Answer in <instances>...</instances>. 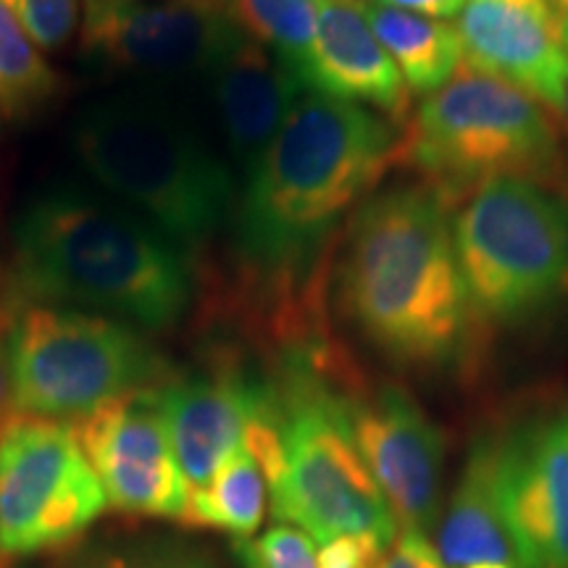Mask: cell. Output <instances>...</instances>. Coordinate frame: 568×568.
Masks as SVG:
<instances>
[{"label": "cell", "instance_id": "obj_1", "mask_svg": "<svg viewBox=\"0 0 568 568\" xmlns=\"http://www.w3.org/2000/svg\"><path fill=\"white\" fill-rule=\"evenodd\" d=\"M395 153L393 126L372 109L305 90L234 205L245 276L266 290L295 284Z\"/></svg>", "mask_w": 568, "mask_h": 568}, {"label": "cell", "instance_id": "obj_2", "mask_svg": "<svg viewBox=\"0 0 568 568\" xmlns=\"http://www.w3.org/2000/svg\"><path fill=\"white\" fill-rule=\"evenodd\" d=\"M9 293L166 329L190 311L195 274L184 247L116 197L59 184L17 216Z\"/></svg>", "mask_w": 568, "mask_h": 568}, {"label": "cell", "instance_id": "obj_3", "mask_svg": "<svg viewBox=\"0 0 568 568\" xmlns=\"http://www.w3.org/2000/svg\"><path fill=\"white\" fill-rule=\"evenodd\" d=\"M337 295L355 329L397 364L456 358L474 308L443 193L408 184L353 211Z\"/></svg>", "mask_w": 568, "mask_h": 568}, {"label": "cell", "instance_id": "obj_4", "mask_svg": "<svg viewBox=\"0 0 568 568\" xmlns=\"http://www.w3.org/2000/svg\"><path fill=\"white\" fill-rule=\"evenodd\" d=\"M71 142L105 193L184 251L209 243L237 205L230 166L174 105L148 92L84 105Z\"/></svg>", "mask_w": 568, "mask_h": 568}, {"label": "cell", "instance_id": "obj_5", "mask_svg": "<svg viewBox=\"0 0 568 568\" xmlns=\"http://www.w3.org/2000/svg\"><path fill=\"white\" fill-rule=\"evenodd\" d=\"M274 389L282 468L268 487L272 514L316 545L343 535L397 537V521L355 445L347 400L324 382L318 361L293 353Z\"/></svg>", "mask_w": 568, "mask_h": 568}, {"label": "cell", "instance_id": "obj_6", "mask_svg": "<svg viewBox=\"0 0 568 568\" xmlns=\"http://www.w3.org/2000/svg\"><path fill=\"white\" fill-rule=\"evenodd\" d=\"M9 376L13 414L74 424L172 374L134 324L69 305L13 301Z\"/></svg>", "mask_w": 568, "mask_h": 568}, {"label": "cell", "instance_id": "obj_7", "mask_svg": "<svg viewBox=\"0 0 568 568\" xmlns=\"http://www.w3.org/2000/svg\"><path fill=\"white\" fill-rule=\"evenodd\" d=\"M403 155L439 187L460 193L503 176H548L558 140L535 98L466 67L416 111Z\"/></svg>", "mask_w": 568, "mask_h": 568}, {"label": "cell", "instance_id": "obj_8", "mask_svg": "<svg viewBox=\"0 0 568 568\" xmlns=\"http://www.w3.org/2000/svg\"><path fill=\"white\" fill-rule=\"evenodd\" d=\"M453 243L474 314L493 322L542 308L568 282V205L535 180L479 184L453 219Z\"/></svg>", "mask_w": 568, "mask_h": 568}, {"label": "cell", "instance_id": "obj_9", "mask_svg": "<svg viewBox=\"0 0 568 568\" xmlns=\"http://www.w3.org/2000/svg\"><path fill=\"white\" fill-rule=\"evenodd\" d=\"M109 508L71 424L13 414L0 429V545L34 556L74 542Z\"/></svg>", "mask_w": 568, "mask_h": 568}, {"label": "cell", "instance_id": "obj_10", "mask_svg": "<svg viewBox=\"0 0 568 568\" xmlns=\"http://www.w3.org/2000/svg\"><path fill=\"white\" fill-rule=\"evenodd\" d=\"M243 34L226 0H84L80 51L111 74H209Z\"/></svg>", "mask_w": 568, "mask_h": 568}, {"label": "cell", "instance_id": "obj_11", "mask_svg": "<svg viewBox=\"0 0 568 568\" xmlns=\"http://www.w3.org/2000/svg\"><path fill=\"white\" fill-rule=\"evenodd\" d=\"M109 506L134 516L182 518L190 487L155 400V387L116 397L71 424Z\"/></svg>", "mask_w": 568, "mask_h": 568}, {"label": "cell", "instance_id": "obj_12", "mask_svg": "<svg viewBox=\"0 0 568 568\" xmlns=\"http://www.w3.org/2000/svg\"><path fill=\"white\" fill-rule=\"evenodd\" d=\"M351 429L361 458L403 531L429 535L439 516L445 443L414 397L397 387L353 395Z\"/></svg>", "mask_w": 568, "mask_h": 568}, {"label": "cell", "instance_id": "obj_13", "mask_svg": "<svg viewBox=\"0 0 568 568\" xmlns=\"http://www.w3.org/2000/svg\"><path fill=\"white\" fill-rule=\"evenodd\" d=\"M497 497L521 568H568V410L497 443Z\"/></svg>", "mask_w": 568, "mask_h": 568}, {"label": "cell", "instance_id": "obj_14", "mask_svg": "<svg viewBox=\"0 0 568 568\" xmlns=\"http://www.w3.org/2000/svg\"><path fill=\"white\" fill-rule=\"evenodd\" d=\"M268 397V385L234 366H213L187 376H169L155 400L172 437L174 456L190 493L205 487Z\"/></svg>", "mask_w": 568, "mask_h": 568}, {"label": "cell", "instance_id": "obj_15", "mask_svg": "<svg viewBox=\"0 0 568 568\" xmlns=\"http://www.w3.org/2000/svg\"><path fill=\"white\" fill-rule=\"evenodd\" d=\"M456 27L468 69L514 84L539 105L564 109L568 51L558 40L548 6L468 0Z\"/></svg>", "mask_w": 568, "mask_h": 568}, {"label": "cell", "instance_id": "obj_16", "mask_svg": "<svg viewBox=\"0 0 568 568\" xmlns=\"http://www.w3.org/2000/svg\"><path fill=\"white\" fill-rule=\"evenodd\" d=\"M205 80L211 82L226 145L237 166L251 172L282 130L305 84L245 32L219 55Z\"/></svg>", "mask_w": 568, "mask_h": 568}, {"label": "cell", "instance_id": "obj_17", "mask_svg": "<svg viewBox=\"0 0 568 568\" xmlns=\"http://www.w3.org/2000/svg\"><path fill=\"white\" fill-rule=\"evenodd\" d=\"M305 88L387 113L406 109L408 95V84L376 40L364 6L339 0H322Z\"/></svg>", "mask_w": 568, "mask_h": 568}, {"label": "cell", "instance_id": "obj_18", "mask_svg": "<svg viewBox=\"0 0 568 568\" xmlns=\"http://www.w3.org/2000/svg\"><path fill=\"white\" fill-rule=\"evenodd\" d=\"M445 568L487 564L521 566L497 497V443L479 439L466 460L439 529Z\"/></svg>", "mask_w": 568, "mask_h": 568}, {"label": "cell", "instance_id": "obj_19", "mask_svg": "<svg viewBox=\"0 0 568 568\" xmlns=\"http://www.w3.org/2000/svg\"><path fill=\"white\" fill-rule=\"evenodd\" d=\"M364 11L376 40L410 90L435 92L464 67V45L458 27L450 21L389 9L376 0L366 3Z\"/></svg>", "mask_w": 568, "mask_h": 568}, {"label": "cell", "instance_id": "obj_20", "mask_svg": "<svg viewBox=\"0 0 568 568\" xmlns=\"http://www.w3.org/2000/svg\"><path fill=\"white\" fill-rule=\"evenodd\" d=\"M266 503V474L243 443L216 468L209 485L187 495V508L182 518L245 539L264 524Z\"/></svg>", "mask_w": 568, "mask_h": 568}, {"label": "cell", "instance_id": "obj_21", "mask_svg": "<svg viewBox=\"0 0 568 568\" xmlns=\"http://www.w3.org/2000/svg\"><path fill=\"white\" fill-rule=\"evenodd\" d=\"M226 6L240 30L305 84L322 0H226Z\"/></svg>", "mask_w": 568, "mask_h": 568}, {"label": "cell", "instance_id": "obj_22", "mask_svg": "<svg viewBox=\"0 0 568 568\" xmlns=\"http://www.w3.org/2000/svg\"><path fill=\"white\" fill-rule=\"evenodd\" d=\"M59 90V74L40 45L0 0V111L24 119L40 111Z\"/></svg>", "mask_w": 568, "mask_h": 568}, {"label": "cell", "instance_id": "obj_23", "mask_svg": "<svg viewBox=\"0 0 568 568\" xmlns=\"http://www.w3.org/2000/svg\"><path fill=\"white\" fill-rule=\"evenodd\" d=\"M69 568H211V564L197 552L184 548L182 542L140 537L92 548Z\"/></svg>", "mask_w": 568, "mask_h": 568}, {"label": "cell", "instance_id": "obj_24", "mask_svg": "<svg viewBox=\"0 0 568 568\" xmlns=\"http://www.w3.org/2000/svg\"><path fill=\"white\" fill-rule=\"evenodd\" d=\"M234 552L245 568H318L316 542L295 527H274L255 542L237 539Z\"/></svg>", "mask_w": 568, "mask_h": 568}, {"label": "cell", "instance_id": "obj_25", "mask_svg": "<svg viewBox=\"0 0 568 568\" xmlns=\"http://www.w3.org/2000/svg\"><path fill=\"white\" fill-rule=\"evenodd\" d=\"M40 51H55L80 27V0H6Z\"/></svg>", "mask_w": 568, "mask_h": 568}, {"label": "cell", "instance_id": "obj_26", "mask_svg": "<svg viewBox=\"0 0 568 568\" xmlns=\"http://www.w3.org/2000/svg\"><path fill=\"white\" fill-rule=\"evenodd\" d=\"M387 542L372 535H343L316 545L318 568H379Z\"/></svg>", "mask_w": 568, "mask_h": 568}, {"label": "cell", "instance_id": "obj_27", "mask_svg": "<svg viewBox=\"0 0 568 568\" xmlns=\"http://www.w3.org/2000/svg\"><path fill=\"white\" fill-rule=\"evenodd\" d=\"M379 568H445V564L424 535L403 531L387 545Z\"/></svg>", "mask_w": 568, "mask_h": 568}, {"label": "cell", "instance_id": "obj_28", "mask_svg": "<svg viewBox=\"0 0 568 568\" xmlns=\"http://www.w3.org/2000/svg\"><path fill=\"white\" fill-rule=\"evenodd\" d=\"M13 301L9 287H0V429L13 414L11 406V376H9V329Z\"/></svg>", "mask_w": 568, "mask_h": 568}, {"label": "cell", "instance_id": "obj_29", "mask_svg": "<svg viewBox=\"0 0 568 568\" xmlns=\"http://www.w3.org/2000/svg\"><path fill=\"white\" fill-rule=\"evenodd\" d=\"M376 3L389 6V9H400L418 17H429L439 21H450L460 17L468 0H376Z\"/></svg>", "mask_w": 568, "mask_h": 568}, {"label": "cell", "instance_id": "obj_30", "mask_svg": "<svg viewBox=\"0 0 568 568\" xmlns=\"http://www.w3.org/2000/svg\"><path fill=\"white\" fill-rule=\"evenodd\" d=\"M545 6H548L558 40L564 42V48L568 51V0H545Z\"/></svg>", "mask_w": 568, "mask_h": 568}, {"label": "cell", "instance_id": "obj_31", "mask_svg": "<svg viewBox=\"0 0 568 568\" xmlns=\"http://www.w3.org/2000/svg\"><path fill=\"white\" fill-rule=\"evenodd\" d=\"M471 568H521V566H510V564H487V566H471Z\"/></svg>", "mask_w": 568, "mask_h": 568}, {"label": "cell", "instance_id": "obj_32", "mask_svg": "<svg viewBox=\"0 0 568 568\" xmlns=\"http://www.w3.org/2000/svg\"><path fill=\"white\" fill-rule=\"evenodd\" d=\"M514 3H545V0H514Z\"/></svg>", "mask_w": 568, "mask_h": 568}, {"label": "cell", "instance_id": "obj_33", "mask_svg": "<svg viewBox=\"0 0 568 568\" xmlns=\"http://www.w3.org/2000/svg\"><path fill=\"white\" fill-rule=\"evenodd\" d=\"M6 560V552H3V545H0V564H3Z\"/></svg>", "mask_w": 568, "mask_h": 568}, {"label": "cell", "instance_id": "obj_34", "mask_svg": "<svg viewBox=\"0 0 568 568\" xmlns=\"http://www.w3.org/2000/svg\"><path fill=\"white\" fill-rule=\"evenodd\" d=\"M564 111L568 113V92H566V103H564Z\"/></svg>", "mask_w": 568, "mask_h": 568}, {"label": "cell", "instance_id": "obj_35", "mask_svg": "<svg viewBox=\"0 0 568 568\" xmlns=\"http://www.w3.org/2000/svg\"><path fill=\"white\" fill-rule=\"evenodd\" d=\"M339 3H358V0H339Z\"/></svg>", "mask_w": 568, "mask_h": 568}]
</instances>
